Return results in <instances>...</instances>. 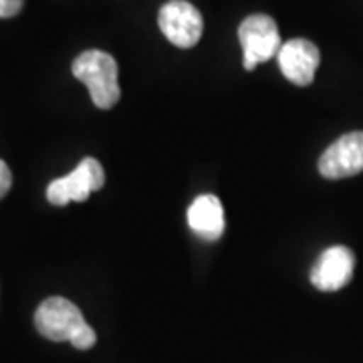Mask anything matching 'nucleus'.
<instances>
[{
  "label": "nucleus",
  "instance_id": "8",
  "mask_svg": "<svg viewBox=\"0 0 363 363\" xmlns=\"http://www.w3.org/2000/svg\"><path fill=\"white\" fill-rule=\"evenodd\" d=\"M355 271V255L347 247H331L315 262L311 283L319 291H339L350 285Z\"/></svg>",
  "mask_w": 363,
  "mask_h": 363
},
{
  "label": "nucleus",
  "instance_id": "9",
  "mask_svg": "<svg viewBox=\"0 0 363 363\" xmlns=\"http://www.w3.org/2000/svg\"><path fill=\"white\" fill-rule=\"evenodd\" d=\"M188 226L192 228V233L208 242L218 240L226 228L220 200L212 194L198 196L188 208Z\"/></svg>",
  "mask_w": 363,
  "mask_h": 363
},
{
  "label": "nucleus",
  "instance_id": "10",
  "mask_svg": "<svg viewBox=\"0 0 363 363\" xmlns=\"http://www.w3.org/2000/svg\"><path fill=\"white\" fill-rule=\"evenodd\" d=\"M25 0H0V18H11L16 16L23 9Z\"/></svg>",
  "mask_w": 363,
  "mask_h": 363
},
{
  "label": "nucleus",
  "instance_id": "7",
  "mask_svg": "<svg viewBox=\"0 0 363 363\" xmlns=\"http://www.w3.org/2000/svg\"><path fill=\"white\" fill-rule=\"evenodd\" d=\"M277 59L286 81L298 87L311 85L317 67L321 63L319 49L315 47V43L307 39H291L283 43Z\"/></svg>",
  "mask_w": 363,
  "mask_h": 363
},
{
  "label": "nucleus",
  "instance_id": "11",
  "mask_svg": "<svg viewBox=\"0 0 363 363\" xmlns=\"http://www.w3.org/2000/svg\"><path fill=\"white\" fill-rule=\"evenodd\" d=\"M11 186H13V174H11V168L0 160V200L9 194Z\"/></svg>",
  "mask_w": 363,
  "mask_h": 363
},
{
  "label": "nucleus",
  "instance_id": "3",
  "mask_svg": "<svg viewBox=\"0 0 363 363\" xmlns=\"http://www.w3.org/2000/svg\"><path fill=\"white\" fill-rule=\"evenodd\" d=\"M238 39L245 52V69L252 71L260 63L274 59L283 43L279 26L269 14H250L238 26Z\"/></svg>",
  "mask_w": 363,
  "mask_h": 363
},
{
  "label": "nucleus",
  "instance_id": "5",
  "mask_svg": "<svg viewBox=\"0 0 363 363\" xmlns=\"http://www.w3.org/2000/svg\"><path fill=\"white\" fill-rule=\"evenodd\" d=\"M157 23L164 37L180 49L194 47L204 30V21L200 11L186 0L166 2L160 11Z\"/></svg>",
  "mask_w": 363,
  "mask_h": 363
},
{
  "label": "nucleus",
  "instance_id": "6",
  "mask_svg": "<svg viewBox=\"0 0 363 363\" xmlns=\"http://www.w3.org/2000/svg\"><path fill=\"white\" fill-rule=\"evenodd\" d=\"M363 172V131H351L333 142L319 157V174L329 180L351 178Z\"/></svg>",
  "mask_w": 363,
  "mask_h": 363
},
{
  "label": "nucleus",
  "instance_id": "2",
  "mask_svg": "<svg viewBox=\"0 0 363 363\" xmlns=\"http://www.w3.org/2000/svg\"><path fill=\"white\" fill-rule=\"evenodd\" d=\"M73 75L87 85L91 101L99 109H111L121 97L116 59L105 51L91 49L73 61Z\"/></svg>",
  "mask_w": 363,
  "mask_h": 363
},
{
  "label": "nucleus",
  "instance_id": "4",
  "mask_svg": "<svg viewBox=\"0 0 363 363\" xmlns=\"http://www.w3.org/2000/svg\"><path fill=\"white\" fill-rule=\"evenodd\" d=\"M104 184V166L95 157H83L71 174L49 184L47 200L55 206H67L69 202H85L91 192L101 190Z\"/></svg>",
  "mask_w": 363,
  "mask_h": 363
},
{
  "label": "nucleus",
  "instance_id": "1",
  "mask_svg": "<svg viewBox=\"0 0 363 363\" xmlns=\"http://www.w3.org/2000/svg\"><path fill=\"white\" fill-rule=\"evenodd\" d=\"M35 327L49 341H69L75 350H91L97 343V335L85 323L83 313L69 298L51 297L43 301L35 313Z\"/></svg>",
  "mask_w": 363,
  "mask_h": 363
}]
</instances>
